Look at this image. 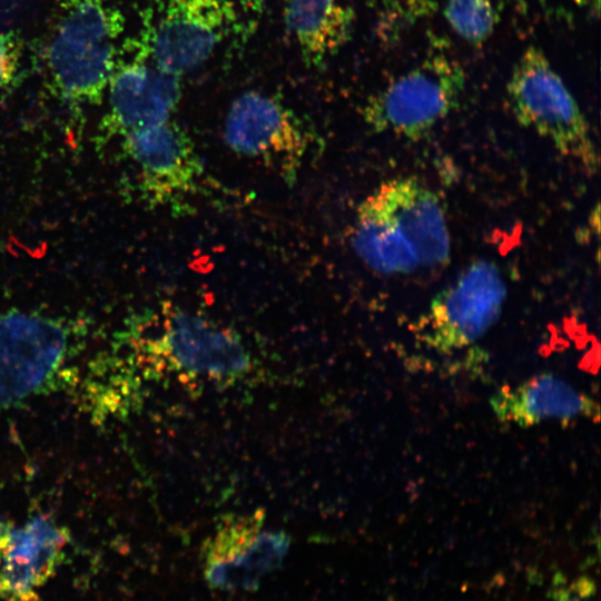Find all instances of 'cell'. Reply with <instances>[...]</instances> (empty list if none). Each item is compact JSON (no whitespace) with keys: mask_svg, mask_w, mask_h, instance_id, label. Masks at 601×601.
<instances>
[{"mask_svg":"<svg viewBox=\"0 0 601 601\" xmlns=\"http://www.w3.org/2000/svg\"><path fill=\"white\" fill-rule=\"evenodd\" d=\"M121 150L136 167L149 204H170L194 193L204 174L191 139L170 120L122 137Z\"/></svg>","mask_w":601,"mask_h":601,"instance_id":"cell-10","label":"cell"},{"mask_svg":"<svg viewBox=\"0 0 601 601\" xmlns=\"http://www.w3.org/2000/svg\"><path fill=\"white\" fill-rule=\"evenodd\" d=\"M76 327L33 312L0 314V407L46 391L72 355Z\"/></svg>","mask_w":601,"mask_h":601,"instance_id":"cell-3","label":"cell"},{"mask_svg":"<svg viewBox=\"0 0 601 601\" xmlns=\"http://www.w3.org/2000/svg\"><path fill=\"white\" fill-rule=\"evenodd\" d=\"M121 30V14L108 0H71L55 38L73 45H115Z\"/></svg>","mask_w":601,"mask_h":601,"instance_id":"cell-16","label":"cell"},{"mask_svg":"<svg viewBox=\"0 0 601 601\" xmlns=\"http://www.w3.org/2000/svg\"><path fill=\"white\" fill-rule=\"evenodd\" d=\"M20 61L19 46L11 35L0 33V87L12 85Z\"/></svg>","mask_w":601,"mask_h":601,"instance_id":"cell-19","label":"cell"},{"mask_svg":"<svg viewBox=\"0 0 601 601\" xmlns=\"http://www.w3.org/2000/svg\"><path fill=\"white\" fill-rule=\"evenodd\" d=\"M496 417L519 426L542 421L587 417L598 420L597 402L550 373L541 374L513 386L502 387L490 398Z\"/></svg>","mask_w":601,"mask_h":601,"instance_id":"cell-13","label":"cell"},{"mask_svg":"<svg viewBox=\"0 0 601 601\" xmlns=\"http://www.w3.org/2000/svg\"><path fill=\"white\" fill-rule=\"evenodd\" d=\"M444 16L457 36L475 46L491 37L497 19L494 0H446Z\"/></svg>","mask_w":601,"mask_h":601,"instance_id":"cell-17","label":"cell"},{"mask_svg":"<svg viewBox=\"0 0 601 601\" xmlns=\"http://www.w3.org/2000/svg\"><path fill=\"white\" fill-rule=\"evenodd\" d=\"M307 134L290 109L259 91H246L233 101L224 129L233 151L263 160L289 179L296 177L306 156Z\"/></svg>","mask_w":601,"mask_h":601,"instance_id":"cell-6","label":"cell"},{"mask_svg":"<svg viewBox=\"0 0 601 601\" xmlns=\"http://www.w3.org/2000/svg\"><path fill=\"white\" fill-rule=\"evenodd\" d=\"M68 530L37 514L23 523L0 519V601H38L62 563Z\"/></svg>","mask_w":601,"mask_h":601,"instance_id":"cell-11","label":"cell"},{"mask_svg":"<svg viewBox=\"0 0 601 601\" xmlns=\"http://www.w3.org/2000/svg\"><path fill=\"white\" fill-rule=\"evenodd\" d=\"M256 518L220 524L201 550L203 572L210 589L254 591L280 568L290 545L282 531H260Z\"/></svg>","mask_w":601,"mask_h":601,"instance_id":"cell-9","label":"cell"},{"mask_svg":"<svg viewBox=\"0 0 601 601\" xmlns=\"http://www.w3.org/2000/svg\"><path fill=\"white\" fill-rule=\"evenodd\" d=\"M506 286L497 266L472 263L431 302L418 321L417 335L430 347L447 353L480 339L499 319Z\"/></svg>","mask_w":601,"mask_h":601,"instance_id":"cell-5","label":"cell"},{"mask_svg":"<svg viewBox=\"0 0 601 601\" xmlns=\"http://www.w3.org/2000/svg\"><path fill=\"white\" fill-rule=\"evenodd\" d=\"M508 95L518 121L594 174L599 155L575 98L545 53L529 47L513 67Z\"/></svg>","mask_w":601,"mask_h":601,"instance_id":"cell-2","label":"cell"},{"mask_svg":"<svg viewBox=\"0 0 601 601\" xmlns=\"http://www.w3.org/2000/svg\"><path fill=\"white\" fill-rule=\"evenodd\" d=\"M463 88L460 65L444 53H432L370 98L364 117L376 131L416 140L457 106Z\"/></svg>","mask_w":601,"mask_h":601,"instance_id":"cell-4","label":"cell"},{"mask_svg":"<svg viewBox=\"0 0 601 601\" xmlns=\"http://www.w3.org/2000/svg\"><path fill=\"white\" fill-rule=\"evenodd\" d=\"M233 0H169L148 45L152 63L181 77L200 67L236 22Z\"/></svg>","mask_w":601,"mask_h":601,"instance_id":"cell-7","label":"cell"},{"mask_svg":"<svg viewBox=\"0 0 601 601\" xmlns=\"http://www.w3.org/2000/svg\"><path fill=\"white\" fill-rule=\"evenodd\" d=\"M284 19L307 62L319 65L348 39L352 12L341 0H286Z\"/></svg>","mask_w":601,"mask_h":601,"instance_id":"cell-15","label":"cell"},{"mask_svg":"<svg viewBox=\"0 0 601 601\" xmlns=\"http://www.w3.org/2000/svg\"><path fill=\"white\" fill-rule=\"evenodd\" d=\"M114 45L82 46L53 38L48 68L55 91L71 104H98L116 68Z\"/></svg>","mask_w":601,"mask_h":601,"instance_id":"cell-14","label":"cell"},{"mask_svg":"<svg viewBox=\"0 0 601 601\" xmlns=\"http://www.w3.org/2000/svg\"><path fill=\"white\" fill-rule=\"evenodd\" d=\"M555 601H598L595 588L590 579L580 578L569 587H559Z\"/></svg>","mask_w":601,"mask_h":601,"instance_id":"cell-20","label":"cell"},{"mask_svg":"<svg viewBox=\"0 0 601 601\" xmlns=\"http://www.w3.org/2000/svg\"><path fill=\"white\" fill-rule=\"evenodd\" d=\"M439 0H382L386 18L396 26L410 24L428 16Z\"/></svg>","mask_w":601,"mask_h":601,"instance_id":"cell-18","label":"cell"},{"mask_svg":"<svg viewBox=\"0 0 601 601\" xmlns=\"http://www.w3.org/2000/svg\"><path fill=\"white\" fill-rule=\"evenodd\" d=\"M181 97L180 77L156 67L148 45L116 65L109 80V105L97 136L102 146L116 137L169 120Z\"/></svg>","mask_w":601,"mask_h":601,"instance_id":"cell-8","label":"cell"},{"mask_svg":"<svg viewBox=\"0 0 601 601\" xmlns=\"http://www.w3.org/2000/svg\"><path fill=\"white\" fill-rule=\"evenodd\" d=\"M352 240L361 259L386 275L443 265L451 254L441 200L415 178L391 179L364 199Z\"/></svg>","mask_w":601,"mask_h":601,"instance_id":"cell-1","label":"cell"},{"mask_svg":"<svg viewBox=\"0 0 601 601\" xmlns=\"http://www.w3.org/2000/svg\"><path fill=\"white\" fill-rule=\"evenodd\" d=\"M167 312L156 344L181 367L213 375L245 371L248 356L234 334L200 316L179 309Z\"/></svg>","mask_w":601,"mask_h":601,"instance_id":"cell-12","label":"cell"}]
</instances>
